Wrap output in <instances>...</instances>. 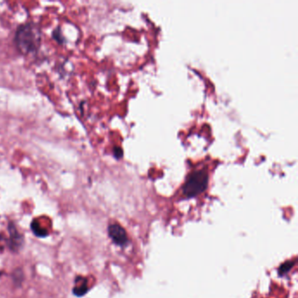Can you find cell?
Listing matches in <instances>:
<instances>
[{
	"instance_id": "obj_6",
	"label": "cell",
	"mask_w": 298,
	"mask_h": 298,
	"mask_svg": "<svg viewBox=\"0 0 298 298\" xmlns=\"http://www.w3.org/2000/svg\"><path fill=\"white\" fill-rule=\"evenodd\" d=\"M32 230L34 233V235L39 236V237H44V236H48V230L42 229L38 221H34L32 223Z\"/></svg>"
},
{
	"instance_id": "obj_5",
	"label": "cell",
	"mask_w": 298,
	"mask_h": 298,
	"mask_svg": "<svg viewBox=\"0 0 298 298\" xmlns=\"http://www.w3.org/2000/svg\"><path fill=\"white\" fill-rule=\"evenodd\" d=\"M10 234H11V244L12 248H18L21 245V236L19 235L17 229H15L12 225H10Z\"/></svg>"
},
{
	"instance_id": "obj_4",
	"label": "cell",
	"mask_w": 298,
	"mask_h": 298,
	"mask_svg": "<svg viewBox=\"0 0 298 298\" xmlns=\"http://www.w3.org/2000/svg\"><path fill=\"white\" fill-rule=\"evenodd\" d=\"M75 284H76V285L74 288L73 292L76 297H82L83 295L88 292L89 289H88V285H87V280L85 278L79 276L75 280Z\"/></svg>"
},
{
	"instance_id": "obj_3",
	"label": "cell",
	"mask_w": 298,
	"mask_h": 298,
	"mask_svg": "<svg viewBox=\"0 0 298 298\" xmlns=\"http://www.w3.org/2000/svg\"><path fill=\"white\" fill-rule=\"evenodd\" d=\"M109 236L116 244L119 246L124 245L128 241V236L125 229L120 225L112 224L109 227Z\"/></svg>"
},
{
	"instance_id": "obj_8",
	"label": "cell",
	"mask_w": 298,
	"mask_h": 298,
	"mask_svg": "<svg viewBox=\"0 0 298 298\" xmlns=\"http://www.w3.org/2000/svg\"><path fill=\"white\" fill-rule=\"evenodd\" d=\"M292 266H293V262H291V261H288L286 263H284V264L280 267V274L282 275V274H284V273H287L292 268Z\"/></svg>"
},
{
	"instance_id": "obj_7",
	"label": "cell",
	"mask_w": 298,
	"mask_h": 298,
	"mask_svg": "<svg viewBox=\"0 0 298 298\" xmlns=\"http://www.w3.org/2000/svg\"><path fill=\"white\" fill-rule=\"evenodd\" d=\"M53 38L56 40V42H58L59 44H62L64 43L65 39L63 38L62 33H61V30L60 29L59 27L56 28L54 32H53Z\"/></svg>"
},
{
	"instance_id": "obj_1",
	"label": "cell",
	"mask_w": 298,
	"mask_h": 298,
	"mask_svg": "<svg viewBox=\"0 0 298 298\" xmlns=\"http://www.w3.org/2000/svg\"><path fill=\"white\" fill-rule=\"evenodd\" d=\"M13 41L16 48L21 55L34 56L41 48V30L33 22L21 24L15 32Z\"/></svg>"
},
{
	"instance_id": "obj_9",
	"label": "cell",
	"mask_w": 298,
	"mask_h": 298,
	"mask_svg": "<svg viewBox=\"0 0 298 298\" xmlns=\"http://www.w3.org/2000/svg\"><path fill=\"white\" fill-rule=\"evenodd\" d=\"M114 155L117 159H120L122 157V150L120 147L114 148Z\"/></svg>"
},
{
	"instance_id": "obj_2",
	"label": "cell",
	"mask_w": 298,
	"mask_h": 298,
	"mask_svg": "<svg viewBox=\"0 0 298 298\" xmlns=\"http://www.w3.org/2000/svg\"><path fill=\"white\" fill-rule=\"evenodd\" d=\"M208 184V174L205 170H197L188 175L183 185V193L187 198L199 195L206 190Z\"/></svg>"
}]
</instances>
